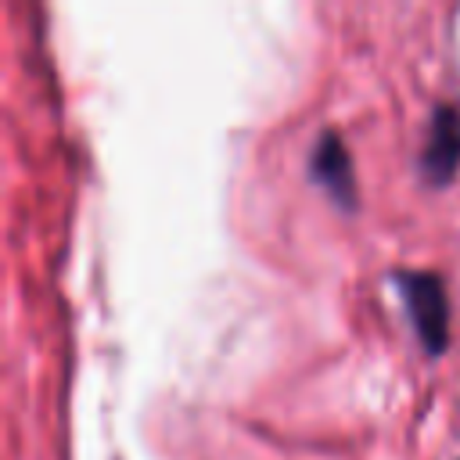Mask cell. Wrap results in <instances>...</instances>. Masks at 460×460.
<instances>
[{"label": "cell", "mask_w": 460, "mask_h": 460, "mask_svg": "<svg viewBox=\"0 0 460 460\" xmlns=\"http://www.w3.org/2000/svg\"><path fill=\"white\" fill-rule=\"evenodd\" d=\"M420 176L431 187H446L460 169V108L438 104L428 122V140L420 147Z\"/></svg>", "instance_id": "obj_3"}, {"label": "cell", "mask_w": 460, "mask_h": 460, "mask_svg": "<svg viewBox=\"0 0 460 460\" xmlns=\"http://www.w3.org/2000/svg\"><path fill=\"white\" fill-rule=\"evenodd\" d=\"M309 176L313 183H320L331 201L338 208H356L359 201V190H356V169H352V155H349V144L341 140V133L334 129H323L316 140H313V151H309Z\"/></svg>", "instance_id": "obj_2"}, {"label": "cell", "mask_w": 460, "mask_h": 460, "mask_svg": "<svg viewBox=\"0 0 460 460\" xmlns=\"http://www.w3.org/2000/svg\"><path fill=\"white\" fill-rule=\"evenodd\" d=\"M395 288L410 313V323L428 356H442L449 345V295L438 273L431 270H399Z\"/></svg>", "instance_id": "obj_1"}]
</instances>
